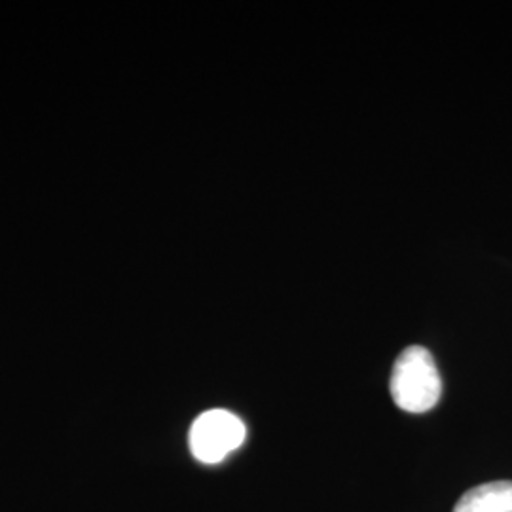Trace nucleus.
Segmentation results:
<instances>
[{"label": "nucleus", "instance_id": "1", "mask_svg": "<svg viewBox=\"0 0 512 512\" xmlns=\"http://www.w3.org/2000/svg\"><path fill=\"white\" fill-rule=\"evenodd\" d=\"M391 397L403 412L425 414L442 395L439 368L429 349L410 346L397 357L391 372Z\"/></svg>", "mask_w": 512, "mask_h": 512}, {"label": "nucleus", "instance_id": "2", "mask_svg": "<svg viewBox=\"0 0 512 512\" xmlns=\"http://www.w3.org/2000/svg\"><path fill=\"white\" fill-rule=\"evenodd\" d=\"M245 439V423L236 414L228 410H209L192 423L188 442L194 458L215 465L236 452Z\"/></svg>", "mask_w": 512, "mask_h": 512}, {"label": "nucleus", "instance_id": "3", "mask_svg": "<svg viewBox=\"0 0 512 512\" xmlns=\"http://www.w3.org/2000/svg\"><path fill=\"white\" fill-rule=\"evenodd\" d=\"M454 512H512V480L476 486L463 494Z\"/></svg>", "mask_w": 512, "mask_h": 512}]
</instances>
